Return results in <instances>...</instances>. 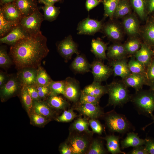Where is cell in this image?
<instances>
[{
  "mask_svg": "<svg viewBox=\"0 0 154 154\" xmlns=\"http://www.w3.org/2000/svg\"><path fill=\"white\" fill-rule=\"evenodd\" d=\"M90 64L86 58L81 55L77 54L72 62L71 66L75 72L79 73L89 72L91 68Z\"/></svg>",
  "mask_w": 154,
  "mask_h": 154,
  "instance_id": "obj_24",
  "label": "cell"
},
{
  "mask_svg": "<svg viewBox=\"0 0 154 154\" xmlns=\"http://www.w3.org/2000/svg\"><path fill=\"white\" fill-rule=\"evenodd\" d=\"M15 24L7 20L0 12V37L7 35L16 26Z\"/></svg>",
  "mask_w": 154,
  "mask_h": 154,
  "instance_id": "obj_38",
  "label": "cell"
},
{
  "mask_svg": "<svg viewBox=\"0 0 154 154\" xmlns=\"http://www.w3.org/2000/svg\"><path fill=\"white\" fill-rule=\"evenodd\" d=\"M57 49L60 54L66 61L71 59L74 54H78L77 45L70 36L60 41L58 45Z\"/></svg>",
  "mask_w": 154,
  "mask_h": 154,
  "instance_id": "obj_11",
  "label": "cell"
},
{
  "mask_svg": "<svg viewBox=\"0 0 154 154\" xmlns=\"http://www.w3.org/2000/svg\"><path fill=\"white\" fill-rule=\"evenodd\" d=\"M32 119L34 123L38 125L43 124L46 121L44 116L36 113L32 115Z\"/></svg>",
  "mask_w": 154,
  "mask_h": 154,
  "instance_id": "obj_51",
  "label": "cell"
},
{
  "mask_svg": "<svg viewBox=\"0 0 154 154\" xmlns=\"http://www.w3.org/2000/svg\"><path fill=\"white\" fill-rule=\"evenodd\" d=\"M103 116L107 127L112 132L123 133L132 128L129 121L124 115L114 111L104 114Z\"/></svg>",
  "mask_w": 154,
  "mask_h": 154,
  "instance_id": "obj_5",
  "label": "cell"
},
{
  "mask_svg": "<svg viewBox=\"0 0 154 154\" xmlns=\"http://www.w3.org/2000/svg\"><path fill=\"white\" fill-rule=\"evenodd\" d=\"M81 115L90 119H98L104 116V113L99 105L91 104H79L73 108Z\"/></svg>",
  "mask_w": 154,
  "mask_h": 154,
  "instance_id": "obj_9",
  "label": "cell"
},
{
  "mask_svg": "<svg viewBox=\"0 0 154 154\" xmlns=\"http://www.w3.org/2000/svg\"><path fill=\"white\" fill-rule=\"evenodd\" d=\"M102 1H103V2L106 1V0H101Z\"/></svg>",
  "mask_w": 154,
  "mask_h": 154,
  "instance_id": "obj_61",
  "label": "cell"
},
{
  "mask_svg": "<svg viewBox=\"0 0 154 154\" xmlns=\"http://www.w3.org/2000/svg\"><path fill=\"white\" fill-rule=\"evenodd\" d=\"M147 0H129L132 7L140 18L143 19L146 11Z\"/></svg>",
  "mask_w": 154,
  "mask_h": 154,
  "instance_id": "obj_35",
  "label": "cell"
},
{
  "mask_svg": "<svg viewBox=\"0 0 154 154\" xmlns=\"http://www.w3.org/2000/svg\"><path fill=\"white\" fill-rule=\"evenodd\" d=\"M92 136L85 132H70L65 142L71 148L73 154H86L92 140Z\"/></svg>",
  "mask_w": 154,
  "mask_h": 154,
  "instance_id": "obj_4",
  "label": "cell"
},
{
  "mask_svg": "<svg viewBox=\"0 0 154 154\" xmlns=\"http://www.w3.org/2000/svg\"><path fill=\"white\" fill-rule=\"evenodd\" d=\"M89 119L85 117H79L75 120L70 126V132H85L93 135V133L89 129Z\"/></svg>",
  "mask_w": 154,
  "mask_h": 154,
  "instance_id": "obj_23",
  "label": "cell"
},
{
  "mask_svg": "<svg viewBox=\"0 0 154 154\" xmlns=\"http://www.w3.org/2000/svg\"><path fill=\"white\" fill-rule=\"evenodd\" d=\"M44 16L38 10L27 17H23L19 25L29 35H37L41 32L40 28Z\"/></svg>",
  "mask_w": 154,
  "mask_h": 154,
  "instance_id": "obj_6",
  "label": "cell"
},
{
  "mask_svg": "<svg viewBox=\"0 0 154 154\" xmlns=\"http://www.w3.org/2000/svg\"><path fill=\"white\" fill-rule=\"evenodd\" d=\"M108 48L107 45L100 40H92L91 50L97 58L102 60L107 59L106 52Z\"/></svg>",
  "mask_w": 154,
  "mask_h": 154,
  "instance_id": "obj_26",
  "label": "cell"
},
{
  "mask_svg": "<svg viewBox=\"0 0 154 154\" xmlns=\"http://www.w3.org/2000/svg\"><path fill=\"white\" fill-rule=\"evenodd\" d=\"M101 0H86V6L87 10L89 11L98 5Z\"/></svg>",
  "mask_w": 154,
  "mask_h": 154,
  "instance_id": "obj_53",
  "label": "cell"
},
{
  "mask_svg": "<svg viewBox=\"0 0 154 154\" xmlns=\"http://www.w3.org/2000/svg\"></svg>",
  "mask_w": 154,
  "mask_h": 154,
  "instance_id": "obj_62",
  "label": "cell"
},
{
  "mask_svg": "<svg viewBox=\"0 0 154 154\" xmlns=\"http://www.w3.org/2000/svg\"><path fill=\"white\" fill-rule=\"evenodd\" d=\"M73 108L64 111L62 114L56 118V121L59 122H68L72 121L77 116L74 111Z\"/></svg>",
  "mask_w": 154,
  "mask_h": 154,
  "instance_id": "obj_44",
  "label": "cell"
},
{
  "mask_svg": "<svg viewBox=\"0 0 154 154\" xmlns=\"http://www.w3.org/2000/svg\"><path fill=\"white\" fill-rule=\"evenodd\" d=\"M109 63L112 68L114 76H120L123 80L131 73L128 67L126 58L110 60Z\"/></svg>",
  "mask_w": 154,
  "mask_h": 154,
  "instance_id": "obj_17",
  "label": "cell"
},
{
  "mask_svg": "<svg viewBox=\"0 0 154 154\" xmlns=\"http://www.w3.org/2000/svg\"><path fill=\"white\" fill-rule=\"evenodd\" d=\"M104 31L106 35L114 40L119 41L122 38L121 31L116 24L112 23L107 25L104 27Z\"/></svg>",
  "mask_w": 154,
  "mask_h": 154,
  "instance_id": "obj_29",
  "label": "cell"
},
{
  "mask_svg": "<svg viewBox=\"0 0 154 154\" xmlns=\"http://www.w3.org/2000/svg\"><path fill=\"white\" fill-rule=\"evenodd\" d=\"M107 153L102 142L95 139H92L86 154H105Z\"/></svg>",
  "mask_w": 154,
  "mask_h": 154,
  "instance_id": "obj_36",
  "label": "cell"
},
{
  "mask_svg": "<svg viewBox=\"0 0 154 154\" xmlns=\"http://www.w3.org/2000/svg\"><path fill=\"white\" fill-rule=\"evenodd\" d=\"M91 68L94 81L101 83L113 74L112 68L100 60L94 61L91 64Z\"/></svg>",
  "mask_w": 154,
  "mask_h": 154,
  "instance_id": "obj_8",
  "label": "cell"
},
{
  "mask_svg": "<svg viewBox=\"0 0 154 154\" xmlns=\"http://www.w3.org/2000/svg\"><path fill=\"white\" fill-rule=\"evenodd\" d=\"M146 11L149 14L154 13V0H147Z\"/></svg>",
  "mask_w": 154,
  "mask_h": 154,
  "instance_id": "obj_56",
  "label": "cell"
},
{
  "mask_svg": "<svg viewBox=\"0 0 154 154\" xmlns=\"http://www.w3.org/2000/svg\"><path fill=\"white\" fill-rule=\"evenodd\" d=\"M47 38L41 32L19 40L11 46L9 55L19 70L27 67L37 69L49 50Z\"/></svg>",
  "mask_w": 154,
  "mask_h": 154,
  "instance_id": "obj_1",
  "label": "cell"
},
{
  "mask_svg": "<svg viewBox=\"0 0 154 154\" xmlns=\"http://www.w3.org/2000/svg\"><path fill=\"white\" fill-rule=\"evenodd\" d=\"M48 86L50 90V95H58L64 94L65 80L53 81L51 82Z\"/></svg>",
  "mask_w": 154,
  "mask_h": 154,
  "instance_id": "obj_41",
  "label": "cell"
},
{
  "mask_svg": "<svg viewBox=\"0 0 154 154\" xmlns=\"http://www.w3.org/2000/svg\"><path fill=\"white\" fill-rule=\"evenodd\" d=\"M139 145L133 147V149L128 152L129 154H149L145 146Z\"/></svg>",
  "mask_w": 154,
  "mask_h": 154,
  "instance_id": "obj_50",
  "label": "cell"
},
{
  "mask_svg": "<svg viewBox=\"0 0 154 154\" xmlns=\"http://www.w3.org/2000/svg\"><path fill=\"white\" fill-rule=\"evenodd\" d=\"M109 96L108 105L123 106L131 100L127 87L121 82H113L106 85Z\"/></svg>",
  "mask_w": 154,
  "mask_h": 154,
  "instance_id": "obj_2",
  "label": "cell"
},
{
  "mask_svg": "<svg viewBox=\"0 0 154 154\" xmlns=\"http://www.w3.org/2000/svg\"><path fill=\"white\" fill-rule=\"evenodd\" d=\"M9 74L1 70L0 72V87H1L7 81L9 78Z\"/></svg>",
  "mask_w": 154,
  "mask_h": 154,
  "instance_id": "obj_55",
  "label": "cell"
},
{
  "mask_svg": "<svg viewBox=\"0 0 154 154\" xmlns=\"http://www.w3.org/2000/svg\"><path fill=\"white\" fill-rule=\"evenodd\" d=\"M89 125L91 127L93 133L101 135L103 132L104 129L103 126L97 119H90Z\"/></svg>",
  "mask_w": 154,
  "mask_h": 154,
  "instance_id": "obj_46",
  "label": "cell"
},
{
  "mask_svg": "<svg viewBox=\"0 0 154 154\" xmlns=\"http://www.w3.org/2000/svg\"><path fill=\"white\" fill-rule=\"evenodd\" d=\"M63 0H38L40 3L43 4L44 5H52L56 2H60Z\"/></svg>",
  "mask_w": 154,
  "mask_h": 154,
  "instance_id": "obj_57",
  "label": "cell"
},
{
  "mask_svg": "<svg viewBox=\"0 0 154 154\" xmlns=\"http://www.w3.org/2000/svg\"><path fill=\"white\" fill-rule=\"evenodd\" d=\"M27 91L33 100H40L36 85H33L27 86Z\"/></svg>",
  "mask_w": 154,
  "mask_h": 154,
  "instance_id": "obj_49",
  "label": "cell"
},
{
  "mask_svg": "<svg viewBox=\"0 0 154 154\" xmlns=\"http://www.w3.org/2000/svg\"><path fill=\"white\" fill-rule=\"evenodd\" d=\"M0 12L7 20L17 25L19 24L22 18L19 10L13 2L1 6Z\"/></svg>",
  "mask_w": 154,
  "mask_h": 154,
  "instance_id": "obj_12",
  "label": "cell"
},
{
  "mask_svg": "<svg viewBox=\"0 0 154 154\" xmlns=\"http://www.w3.org/2000/svg\"><path fill=\"white\" fill-rule=\"evenodd\" d=\"M48 99V103L49 105L55 109H63L68 106L66 101L61 96L58 95H50Z\"/></svg>",
  "mask_w": 154,
  "mask_h": 154,
  "instance_id": "obj_34",
  "label": "cell"
},
{
  "mask_svg": "<svg viewBox=\"0 0 154 154\" xmlns=\"http://www.w3.org/2000/svg\"><path fill=\"white\" fill-rule=\"evenodd\" d=\"M141 44L139 40L132 38L128 40L124 45L128 54L134 55L140 48Z\"/></svg>",
  "mask_w": 154,
  "mask_h": 154,
  "instance_id": "obj_42",
  "label": "cell"
},
{
  "mask_svg": "<svg viewBox=\"0 0 154 154\" xmlns=\"http://www.w3.org/2000/svg\"><path fill=\"white\" fill-rule=\"evenodd\" d=\"M129 70L131 73L146 75V68L141 63L134 57H132L128 62Z\"/></svg>",
  "mask_w": 154,
  "mask_h": 154,
  "instance_id": "obj_37",
  "label": "cell"
},
{
  "mask_svg": "<svg viewBox=\"0 0 154 154\" xmlns=\"http://www.w3.org/2000/svg\"><path fill=\"white\" fill-rule=\"evenodd\" d=\"M121 148L123 149L129 147H134L144 145L145 139L140 138L137 134L133 132L127 133L126 137L121 141Z\"/></svg>",
  "mask_w": 154,
  "mask_h": 154,
  "instance_id": "obj_22",
  "label": "cell"
},
{
  "mask_svg": "<svg viewBox=\"0 0 154 154\" xmlns=\"http://www.w3.org/2000/svg\"><path fill=\"white\" fill-rule=\"evenodd\" d=\"M22 86L19 80L17 74H10L7 82L0 88L1 99L5 100L21 91Z\"/></svg>",
  "mask_w": 154,
  "mask_h": 154,
  "instance_id": "obj_7",
  "label": "cell"
},
{
  "mask_svg": "<svg viewBox=\"0 0 154 154\" xmlns=\"http://www.w3.org/2000/svg\"><path fill=\"white\" fill-rule=\"evenodd\" d=\"M143 37L145 43L150 48H154V20L149 21L146 25Z\"/></svg>",
  "mask_w": 154,
  "mask_h": 154,
  "instance_id": "obj_28",
  "label": "cell"
},
{
  "mask_svg": "<svg viewBox=\"0 0 154 154\" xmlns=\"http://www.w3.org/2000/svg\"><path fill=\"white\" fill-rule=\"evenodd\" d=\"M41 8L43 11L44 20L50 22L56 20L60 13V7L54 5H44Z\"/></svg>",
  "mask_w": 154,
  "mask_h": 154,
  "instance_id": "obj_31",
  "label": "cell"
},
{
  "mask_svg": "<svg viewBox=\"0 0 154 154\" xmlns=\"http://www.w3.org/2000/svg\"><path fill=\"white\" fill-rule=\"evenodd\" d=\"M15 0H0V4L1 6L4 4L13 2Z\"/></svg>",
  "mask_w": 154,
  "mask_h": 154,
  "instance_id": "obj_58",
  "label": "cell"
},
{
  "mask_svg": "<svg viewBox=\"0 0 154 154\" xmlns=\"http://www.w3.org/2000/svg\"><path fill=\"white\" fill-rule=\"evenodd\" d=\"M122 81L127 88H133L136 92L142 89L143 85H148L146 75L143 74L131 73Z\"/></svg>",
  "mask_w": 154,
  "mask_h": 154,
  "instance_id": "obj_16",
  "label": "cell"
},
{
  "mask_svg": "<svg viewBox=\"0 0 154 154\" xmlns=\"http://www.w3.org/2000/svg\"><path fill=\"white\" fill-rule=\"evenodd\" d=\"M100 98L86 94L81 91L79 103L81 104L88 103L99 105Z\"/></svg>",
  "mask_w": 154,
  "mask_h": 154,
  "instance_id": "obj_45",
  "label": "cell"
},
{
  "mask_svg": "<svg viewBox=\"0 0 154 154\" xmlns=\"http://www.w3.org/2000/svg\"><path fill=\"white\" fill-rule=\"evenodd\" d=\"M52 81L44 69L39 66L37 68L36 86H48Z\"/></svg>",
  "mask_w": 154,
  "mask_h": 154,
  "instance_id": "obj_33",
  "label": "cell"
},
{
  "mask_svg": "<svg viewBox=\"0 0 154 154\" xmlns=\"http://www.w3.org/2000/svg\"><path fill=\"white\" fill-rule=\"evenodd\" d=\"M20 93L23 103L29 112L33 107V100L29 94L26 86H22Z\"/></svg>",
  "mask_w": 154,
  "mask_h": 154,
  "instance_id": "obj_43",
  "label": "cell"
},
{
  "mask_svg": "<svg viewBox=\"0 0 154 154\" xmlns=\"http://www.w3.org/2000/svg\"><path fill=\"white\" fill-rule=\"evenodd\" d=\"M148 85L150 87V90L152 91L154 93V83H150Z\"/></svg>",
  "mask_w": 154,
  "mask_h": 154,
  "instance_id": "obj_59",
  "label": "cell"
},
{
  "mask_svg": "<svg viewBox=\"0 0 154 154\" xmlns=\"http://www.w3.org/2000/svg\"><path fill=\"white\" fill-rule=\"evenodd\" d=\"M29 36L19 24L14 27L6 36L1 37L0 42L11 46L20 39Z\"/></svg>",
  "mask_w": 154,
  "mask_h": 154,
  "instance_id": "obj_13",
  "label": "cell"
},
{
  "mask_svg": "<svg viewBox=\"0 0 154 154\" xmlns=\"http://www.w3.org/2000/svg\"><path fill=\"white\" fill-rule=\"evenodd\" d=\"M131 5L128 0H120L114 13V17L121 18L129 14L131 12Z\"/></svg>",
  "mask_w": 154,
  "mask_h": 154,
  "instance_id": "obj_32",
  "label": "cell"
},
{
  "mask_svg": "<svg viewBox=\"0 0 154 154\" xmlns=\"http://www.w3.org/2000/svg\"><path fill=\"white\" fill-rule=\"evenodd\" d=\"M123 25L125 32L129 35L134 36L138 33V21L134 16L130 15L125 17L123 20Z\"/></svg>",
  "mask_w": 154,
  "mask_h": 154,
  "instance_id": "obj_25",
  "label": "cell"
},
{
  "mask_svg": "<svg viewBox=\"0 0 154 154\" xmlns=\"http://www.w3.org/2000/svg\"><path fill=\"white\" fill-rule=\"evenodd\" d=\"M151 117L153 119L154 122V116L153 115H152L151 116Z\"/></svg>",
  "mask_w": 154,
  "mask_h": 154,
  "instance_id": "obj_60",
  "label": "cell"
},
{
  "mask_svg": "<svg viewBox=\"0 0 154 154\" xmlns=\"http://www.w3.org/2000/svg\"><path fill=\"white\" fill-rule=\"evenodd\" d=\"M82 91L87 94L100 98L104 94H107L106 86H103L101 83L94 81L86 86Z\"/></svg>",
  "mask_w": 154,
  "mask_h": 154,
  "instance_id": "obj_21",
  "label": "cell"
},
{
  "mask_svg": "<svg viewBox=\"0 0 154 154\" xmlns=\"http://www.w3.org/2000/svg\"><path fill=\"white\" fill-rule=\"evenodd\" d=\"M101 22L87 18L79 24L77 30L79 34L93 35L101 29Z\"/></svg>",
  "mask_w": 154,
  "mask_h": 154,
  "instance_id": "obj_15",
  "label": "cell"
},
{
  "mask_svg": "<svg viewBox=\"0 0 154 154\" xmlns=\"http://www.w3.org/2000/svg\"><path fill=\"white\" fill-rule=\"evenodd\" d=\"M154 55V51L143 43H141L140 48L134 55V56L147 68L151 63Z\"/></svg>",
  "mask_w": 154,
  "mask_h": 154,
  "instance_id": "obj_19",
  "label": "cell"
},
{
  "mask_svg": "<svg viewBox=\"0 0 154 154\" xmlns=\"http://www.w3.org/2000/svg\"><path fill=\"white\" fill-rule=\"evenodd\" d=\"M13 64L12 60L7 54L5 46H1L0 47V67L4 69L10 67Z\"/></svg>",
  "mask_w": 154,
  "mask_h": 154,
  "instance_id": "obj_39",
  "label": "cell"
},
{
  "mask_svg": "<svg viewBox=\"0 0 154 154\" xmlns=\"http://www.w3.org/2000/svg\"><path fill=\"white\" fill-rule=\"evenodd\" d=\"M138 112L147 116L153 115L154 111V93L151 90L136 92L131 100Z\"/></svg>",
  "mask_w": 154,
  "mask_h": 154,
  "instance_id": "obj_3",
  "label": "cell"
},
{
  "mask_svg": "<svg viewBox=\"0 0 154 154\" xmlns=\"http://www.w3.org/2000/svg\"><path fill=\"white\" fill-rule=\"evenodd\" d=\"M65 80L64 94V96L74 103L79 100L81 91L78 82L74 78H67Z\"/></svg>",
  "mask_w": 154,
  "mask_h": 154,
  "instance_id": "obj_10",
  "label": "cell"
},
{
  "mask_svg": "<svg viewBox=\"0 0 154 154\" xmlns=\"http://www.w3.org/2000/svg\"><path fill=\"white\" fill-rule=\"evenodd\" d=\"M13 2L22 17L28 16L38 10L37 0H15Z\"/></svg>",
  "mask_w": 154,
  "mask_h": 154,
  "instance_id": "obj_18",
  "label": "cell"
},
{
  "mask_svg": "<svg viewBox=\"0 0 154 154\" xmlns=\"http://www.w3.org/2000/svg\"><path fill=\"white\" fill-rule=\"evenodd\" d=\"M145 146L149 154H154V139H146Z\"/></svg>",
  "mask_w": 154,
  "mask_h": 154,
  "instance_id": "obj_52",
  "label": "cell"
},
{
  "mask_svg": "<svg viewBox=\"0 0 154 154\" xmlns=\"http://www.w3.org/2000/svg\"><path fill=\"white\" fill-rule=\"evenodd\" d=\"M60 151L62 154H73L71 148L66 142L61 145Z\"/></svg>",
  "mask_w": 154,
  "mask_h": 154,
  "instance_id": "obj_54",
  "label": "cell"
},
{
  "mask_svg": "<svg viewBox=\"0 0 154 154\" xmlns=\"http://www.w3.org/2000/svg\"><path fill=\"white\" fill-rule=\"evenodd\" d=\"M146 76L148 82L154 83V59L152 61L146 69Z\"/></svg>",
  "mask_w": 154,
  "mask_h": 154,
  "instance_id": "obj_47",
  "label": "cell"
},
{
  "mask_svg": "<svg viewBox=\"0 0 154 154\" xmlns=\"http://www.w3.org/2000/svg\"><path fill=\"white\" fill-rule=\"evenodd\" d=\"M33 107L35 113L47 117H51L53 115V112L49 106L40 100H33Z\"/></svg>",
  "mask_w": 154,
  "mask_h": 154,
  "instance_id": "obj_30",
  "label": "cell"
},
{
  "mask_svg": "<svg viewBox=\"0 0 154 154\" xmlns=\"http://www.w3.org/2000/svg\"><path fill=\"white\" fill-rule=\"evenodd\" d=\"M120 0H106L103 2L104 15L112 19Z\"/></svg>",
  "mask_w": 154,
  "mask_h": 154,
  "instance_id": "obj_40",
  "label": "cell"
},
{
  "mask_svg": "<svg viewBox=\"0 0 154 154\" xmlns=\"http://www.w3.org/2000/svg\"><path fill=\"white\" fill-rule=\"evenodd\" d=\"M18 70L17 75L22 86L36 85L37 69L27 67Z\"/></svg>",
  "mask_w": 154,
  "mask_h": 154,
  "instance_id": "obj_14",
  "label": "cell"
},
{
  "mask_svg": "<svg viewBox=\"0 0 154 154\" xmlns=\"http://www.w3.org/2000/svg\"><path fill=\"white\" fill-rule=\"evenodd\" d=\"M127 54L124 44L117 42L108 47L106 55L107 58L111 60H113L126 58Z\"/></svg>",
  "mask_w": 154,
  "mask_h": 154,
  "instance_id": "obj_20",
  "label": "cell"
},
{
  "mask_svg": "<svg viewBox=\"0 0 154 154\" xmlns=\"http://www.w3.org/2000/svg\"><path fill=\"white\" fill-rule=\"evenodd\" d=\"M39 96L40 98H45L50 95V90L48 86H36Z\"/></svg>",
  "mask_w": 154,
  "mask_h": 154,
  "instance_id": "obj_48",
  "label": "cell"
},
{
  "mask_svg": "<svg viewBox=\"0 0 154 154\" xmlns=\"http://www.w3.org/2000/svg\"><path fill=\"white\" fill-rule=\"evenodd\" d=\"M106 141L108 151L112 154H125L121 150L119 144V137L114 135H106L103 138Z\"/></svg>",
  "mask_w": 154,
  "mask_h": 154,
  "instance_id": "obj_27",
  "label": "cell"
}]
</instances>
